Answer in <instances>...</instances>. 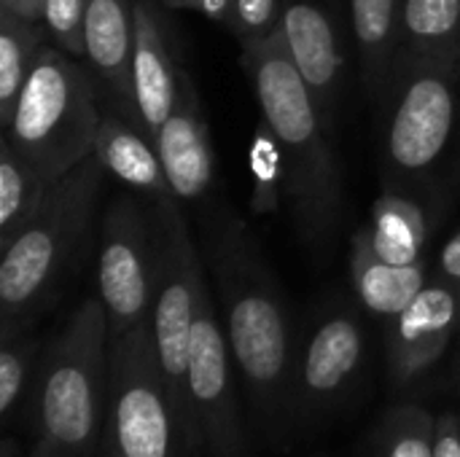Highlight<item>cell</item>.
I'll use <instances>...</instances> for the list:
<instances>
[{
    "label": "cell",
    "mask_w": 460,
    "mask_h": 457,
    "mask_svg": "<svg viewBox=\"0 0 460 457\" xmlns=\"http://www.w3.org/2000/svg\"><path fill=\"white\" fill-rule=\"evenodd\" d=\"M199 248L253 409L267 428H283L291 415L296 353L280 283L256 234L229 205L208 213Z\"/></svg>",
    "instance_id": "obj_1"
},
{
    "label": "cell",
    "mask_w": 460,
    "mask_h": 457,
    "mask_svg": "<svg viewBox=\"0 0 460 457\" xmlns=\"http://www.w3.org/2000/svg\"><path fill=\"white\" fill-rule=\"evenodd\" d=\"M261 121L272 129L286 167V205L302 242L332 250L345 213V175L326 121L278 32L245 43L240 54Z\"/></svg>",
    "instance_id": "obj_2"
},
{
    "label": "cell",
    "mask_w": 460,
    "mask_h": 457,
    "mask_svg": "<svg viewBox=\"0 0 460 457\" xmlns=\"http://www.w3.org/2000/svg\"><path fill=\"white\" fill-rule=\"evenodd\" d=\"M105 170L94 156L65 175L38 215L0 250V337L32 329L89 250Z\"/></svg>",
    "instance_id": "obj_3"
},
{
    "label": "cell",
    "mask_w": 460,
    "mask_h": 457,
    "mask_svg": "<svg viewBox=\"0 0 460 457\" xmlns=\"http://www.w3.org/2000/svg\"><path fill=\"white\" fill-rule=\"evenodd\" d=\"M111 380V321L97 299L81 302L43 347L30 393L38 439L70 457H97Z\"/></svg>",
    "instance_id": "obj_4"
},
{
    "label": "cell",
    "mask_w": 460,
    "mask_h": 457,
    "mask_svg": "<svg viewBox=\"0 0 460 457\" xmlns=\"http://www.w3.org/2000/svg\"><path fill=\"white\" fill-rule=\"evenodd\" d=\"M383 116V186L445 175L460 129V62L399 51L377 102Z\"/></svg>",
    "instance_id": "obj_5"
},
{
    "label": "cell",
    "mask_w": 460,
    "mask_h": 457,
    "mask_svg": "<svg viewBox=\"0 0 460 457\" xmlns=\"http://www.w3.org/2000/svg\"><path fill=\"white\" fill-rule=\"evenodd\" d=\"M89 67L49 43L19 100L3 137L51 183H59L92 156L102 108Z\"/></svg>",
    "instance_id": "obj_6"
},
{
    "label": "cell",
    "mask_w": 460,
    "mask_h": 457,
    "mask_svg": "<svg viewBox=\"0 0 460 457\" xmlns=\"http://www.w3.org/2000/svg\"><path fill=\"white\" fill-rule=\"evenodd\" d=\"M151 207L159 224V275L148 323L156 345L159 369L172 396V404L191 444L197 447V453H202L205 442L189 401V353L199 294L210 283V277L202 248L194 240L181 210V199L167 197Z\"/></svg>",
    "instance_id": "obj_7"
},
{
    "label": "cell",
    "mask_w": 460,
    "mask_h": 457,
    "mask_svg": "<svg viewBox=\"0 0 460 457\" xmlns=\"http://www.w3.org/2000/svg\"><path fill=\"white\" fill-rule=\"evenodd\" d=\"M105 436L124 457H199L162 377L151 323L111 337Z\"/></svg>",
    "instance_id": "obj_8"
},
{
    "label": "cell",
    "mask_w": 460,
    "mask_h": 457,
    "mask_svg": "<svg viewBox=\"0 0 460 457\" xmlns=\"http://www.w3.org/2000/svg\"><path fill=\"white\" fill-rule=\"evenodd\" d=\"M97 291L111 321V337H121L151 321L159 275V224L129 194H119L100 218Z\"/></svg>",
    "instance_id": "obj_9"
},
{
    "label": "cell",
    "mask_w": 460,
    "mask_h": 457,
    "mask_svg": "<svg viewBox=\"0 0 460 457\" xmlns=\"http://www.w3.org/2000/svg\"><path fill=\"white\" fill-rule=\"evenodd\" d=\"M234 356L210 283L199 294L189 353V401L208 457H245Z\"/></svg>",
    "instance_id": "obj_10"
},
{
    "label": "cell",
    "mask_w": 460,
    "mask_h": 457,
    "mask_svg": "<svg viewBox=\"0 0 460 457\" xmlns=\"http://www.w3.org/2000/svg\"><path fill=\"white\" fill-rule=\"evenodd\" d=\"M367 331L348 302L326 304L310 323L294 364L291 415L315 420L342 404L361 377Z\"/></svg>",
    "instance_id": "obj_11"
},
{
    "label": "cell",
    "mask_w": 460,
    "mask_h": 457,
    "mask_svg": "<svg viewBox=\"0 0 460 457\" xmlns=\"http://www.w3.org/2000/svg\"><path fill=\"white\" fill-rule=\"evenodd\" d=\"M460 170L426 183L383 186L372 205L369 224L361 226L372 250L391 264H418L431 259L439 226L456 207Z\"/></svg>",
    "instance_id": "obj_12"
},
{
    "label": "cell",
    "mask_w": 460,
    "mask_h": 457,
    "mask_svg": "<svg viewBox=\"0 0 460 457\" xmlns=\"http://www.w3.org/2000/svg\"><path fill=\"white\" fill-rule=\"evenodd\" d=\"M278 38L334 127L348 83V30L332 0H283Z\"/></svg>",
    "instance_id": "obj_13"
},
{
    "label": "cell",
    "mask_w": 460,
    "mask_h": 457,
    "mask_svg": "<svg viewBox=\"0 0 460 457\" xmlns=\"http://www.w3.org/2000/svg\"><path fill=\"white\" fill-rule=\"evenodd\" d=\"M460 337V288L437 280L385 326L388 372L399 388L426 377Z\"/></svg>",
    "instance_id": "obj_14"
},
{
    "label": "cell",
    "mask_w": 460,
    "mask_h": 457,
    "mask_svg": "<svg viewBox=\"0 0 460 457\" xmlns=\"http://www.w3.org/2000/svg\"><path fill=\"white\" fill-rule=\"evenodd\" d=\"M183 70L186 65L167 22V8L159 0H135L132 89L140 127L154 140L178 102Z\"/></svg>",
    "instance_id": "obj_15"
},
{
    "label": "cell",
    "mask_w": 460,
    "mask_h": 457,
    "mask_svg": "<svg viewBox=\"0 0 460 457\" xmlns=\"http://www.w3.org/2000/svg\"><path fill=\"white\" fill-rule=\"evenodd\" d=\"M156 148L170 180L172 194L181 202H199L216 178V151L205 119V108L189 67L181 78L178 102L156 132Z\"/></svg>",
    "instance_id": "obj_16"
},
{
    "label": "cell",
    "mask_w": 460,
    "mask_h": 457,
    "mask_svg": "<svg viewBox=\"0 0 460 457\" xmlns=\"http://www.w3.org/2000/svg\"><path fill=\"white\" fill-rule=\"evenodd\" d=\"M84 38L89 70L94 73L108 108L140 127L132 89L135 0H89Z\"/></svg>",
    "instance_id": "obj_17"
},
{
    "label": "cell",
    "mask_w": 460,
    "mask_h": 457,
    "mask_svg": "<svg viewBox=\"0 0 460 457\" xmlns=\"http://www.w3.org/2000/svg\"><path fill=\"white\" fill-rule=\"evenodd\" d=\"M92 156L100 162L105 175L127 183L151 205L175 197L154 137L111 108H102Z\"/></svg>",
    "instance_id": "obj_18"
},
{
    "label": "cell",
    "mask_w": 460,
    "mask_h": 457,
    "mask_svg": "<svg viewBox=\"0 0 460 457\" xmlns=\"http://www.w3.org/2000/svg\"><path fill=\"white\" fill-rule=\"evenodd\" d=\"M350 280L361 310L388 323L426 288L431 280V259L391 264L372 250L367 232L358 229L350 237Z\"/></svg>",
    "instance_id": "obj_19"
},
{
    "label": "cell",
    "mask_w": 460,
    "mask_h": 457,
    "mask_svg": "<svg viewBox=\"0 0 460 457\" xmlns=\"http://www.w3.org/2000/svg\"><path fill=\"white\" fill-rule=\"evenodd\" d=\"M402 0H348L350 38L358 54V73L367 97L377 105L394 59L399 54Z\"/></svg>",
    "instance_id": "obj_20"
},
{
    "label": "cell",
    "mask_w": 460,
    "mask_h": 457,
    "mask_svg": "<svg viewBox=\"0 0 460 457\" xmlns=\"http://www.w3.org/2000/svg\"><path fill=\"white\" fill-rule=\"evenodd\" d=\"M49 43L51 38L43 22L0 8V129L11 121L16 100Z\"/></svg>",
    "instance_id": "obj_21"
},
{
    "label": "cell",
    "mask_w": 460,
    "mask_h": 457,
    "mask_svg": "<svg viewBox=\"0 0 460 457\" xmlns=\"http://www.w3.org/2000/svg\"><path fill=\"white\" fill-rule=\"evenodd\" d=\"M51 183L5 137H0V250L38 215Z\"/></svg>",
    "instance_id": "obj_22"
},
{
    "label": "cell",
    "mask_w": 460,
    "mask_h": 457,
    "mask_svg": "<svg viewBox=\"0 0 460 457\" xmlns=\"http://www.w3.org/2000/svg\"><path fill=\"white\" fill-rule=\"evenodd\" d=\"M399 51L460 62V0H402Z\"/></svg>",
    "instance_id": "obj_23"
},
{
    "label": "cell",
    "mask_w": 460,
    "mask_h": 457,
    "mask_svg": "<svg viewBox=\"0 0 460 457\" xmlns=\"http://www.w3.org/2000/svg\"><path fill=\"white\" fill-rule=\"evenodd\" d=\"M437 420L423 404H399L372 439V457H437Z\"/></svg>",
    "instance_id": "obj_24"
},
{
    "label": "cell",
    "mask_w": 460,
    "mask_h": 457,
    "mask_svg": "<svg viewBox=\"0 0 460 457\" xmlns=\"http://www.w3.org/2000/svg\"><path fill=\"white\" fill-rule=\"evenodd\" d=\"M40 356L43 342L32 329L0 337V415L5 426H11L16 409L30 401Z\"/></svg>",
    "instance_id": "obj_25"
},
{
    "label": "cell",
    "mask_w": 460,
    "mask_h": 457,
    "mask_svg": "<svg viewBox=\"0 0 460 457\" xmlns=\"http://www.w3.org/2000/svg\"><path fill=\"white\" fill-rule=\"evenodd\" d=\"M251 207L259 215H272L286 202V167L272 129L261 121L251 140Z\"/></svg>",
    "instance_id": "obj_26"
},
{
    "label": "cell",
    "mask_w": 460,
    "mask_h": 457,
    "mask_svg": "<svg viewBox=\"0 0 460 457\" xmlns=\"http://www.w3.org/2000/svg\"><path fill=\"white\" fill-rule=\"evenodd\" d=\"M86 3L89 0H43L40 11V22L46 24L51 43L73 54L75 59H86Z\"/></svg>",
    "instance_id": "obj_27"
},
{
    "label": "cell",
    "mask_w": 460,
    "mask_h": 457,
    "mask_svg": "<svg viewBox=\"0 0 460 457\" xmlns=\"http://www.w3.org/2000/svg\"><path fill=\"white\" fill-rule=\"evenodd\" d=\"M280 11L283 0H232L226 27L240 40V46L256 43L278 32Z\"/></svg>",
    "instance_id": "obj_28"
},
{
    "label": "cell",
    "mask_w": 460,
    "mask_h": 457,
    "mask_svg": "<svg viewBox=\"0 0 460 457\" xmlns=\"http://www.w3.org/2000/svg\"><path fill=\"white\" fill-rule=\"evenodd\" d=\"M431 275L460 288V226L431 253Z\"/></svg>",
    "instance_id": "obj_29"
},
{
    "label": "cell",
    "mask_w": 460,
    "mask_h": 457,
    "mask_svg": "<svg viewBox=\"0 0 460 457\" xmlns=\"http://www.w3.org/2000/svg\"><path fill=\"white\" fill-rule=\"evenodd\" d=\"M167 11H194L226 27L232 0H159Z\"/></svg>",
    "instance_id": "obj_30"
},
{
    "label": "cell",
    "mask_w": 460,
    "mask_h": 457,
    "mask_svg": "<svg viewBox=\"0 0 460 457\" xmlns=\"http://www.w3.org/2000/svg\"><path fill=\"white\" fill-rule=\"evenodd\" d=\"M437 457H460V412H442L437 420Z\"/></svg>",
    "instance_id": "obj_31"
},
{
    "label": "cell",
    "mask_w": 460,
    "mask_h": 457,
    "mask_svg": "<svg viewBox=\"0 0 460 457\" xmlns=\"http://www.w3.org/2000/svg\"><path fill=\"white\" fill-rule=\"evenodd\" d=\"M0 8L13 11L24 19H35L40 22V11H43V0H0Z\"/></svg>",
    "instance_id": "obj_32"
},
{
    "label": "cell",
    "mask_w": 460,
    "mask_h": 457,
    "mask_svg": "<svg viewBox=\"0 0 460 457\" xmlns=\"http://www.w3.org/2000/svg\"><path fill=\"white\" fill-rule=\"evenodd\" d=\"M30 457H70V455H65L62 450H57L54 444H49V442H43V439H35Z\"/></svg>",
    "instance_id": "obj_33"
},
{
    "label": "cell",
    "mask_w": 460,
    "mask_h": 457,
    "mask_svg": "<svg viewBox=\"0 0 460 457\" xmlns=\"http://www.w3.org/2000/svg\"><path fill=\"white\" fill-rule=\"evenodd\" d=\"M97 457H124L116 447H113V442L102 434V444H100V453H97Z\"/></svg>",
    "instance_id": "obj_34"
},
{
    "label": "cell",
    "mask_w": 460,
    "mask_h": 457,
    "mask_svg": "<svg viewBox=\"0 0 460 457\" xmlns=\"http://www.w3.org/2000/svg\"><path fill=\"white\" fill-rule=\"evenodd\" d=\"M458 342H460V337H458ZM458 361H460V350H458Z\"/></svg>",
    "instance_id": "obj_35"
}]
</instances>
